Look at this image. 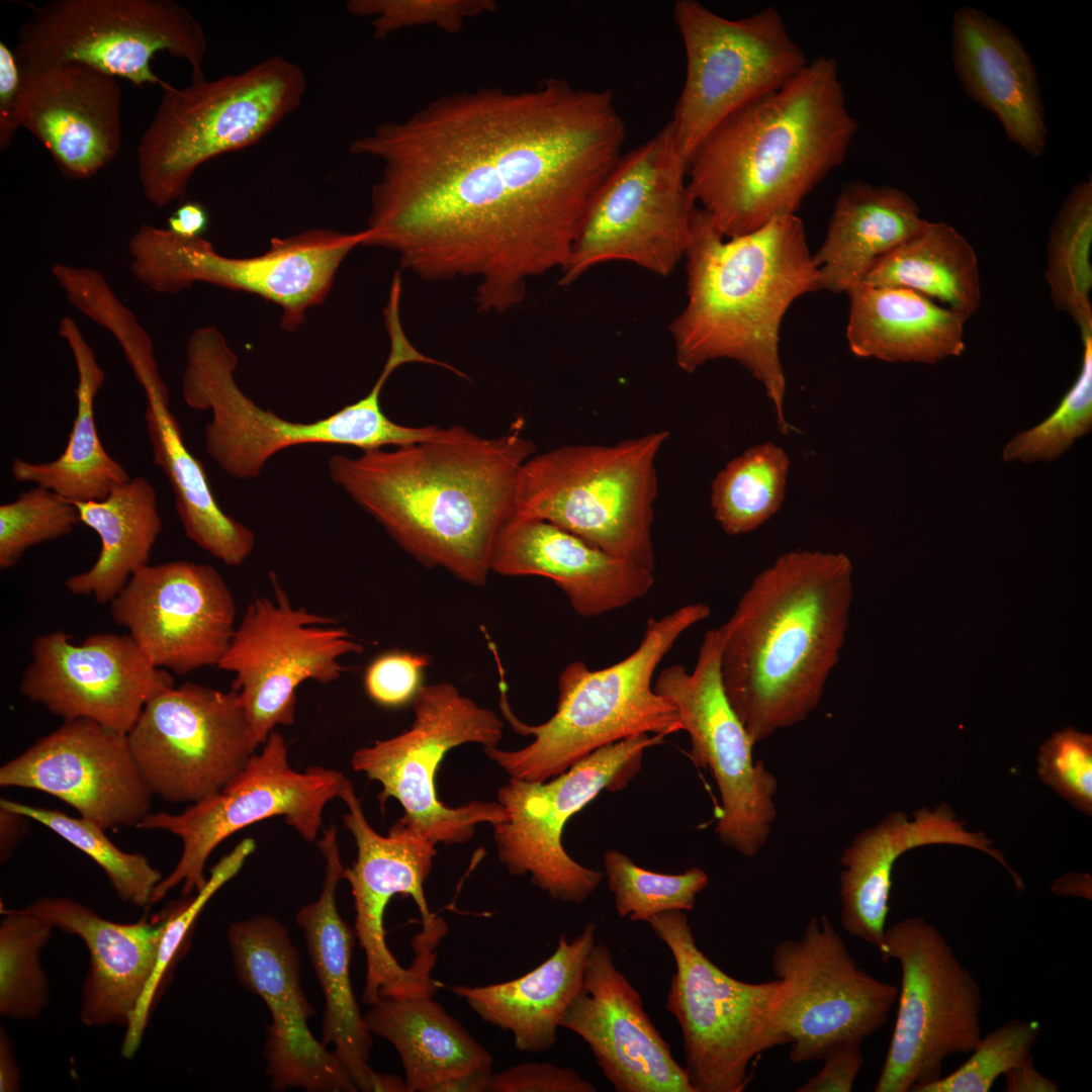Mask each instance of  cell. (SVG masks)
<instances>
[{
    "instance_id": "obj_1",
    "label": "cell",
    "mask_w": 1092,
    "mask_h": 1092,
    "mask_svg": "<svg viewBox=\"0 0 1092 1092\" xmlns=\"http://www.w3.org/2000/svg\"><path fill=\"white\" fill-rule=\"evenodd\" d=\"M625 136L610 91L563 79L442 95L351 143L382 164L364 246L424 280H475L478 310L507 311L566 266Z\"/></svg>"
},
{
    "instance_id": "obj_2",
    "label": "cell",
    "mask_w": 1092,
    "mask_h": 1092,
    "mask_svg": "<svg viewBox=\"0 0 1092 1092\" xmlns=\"http://www.w3.org/2000/svg\"><path fill=\"white\" fill-rule=\"evenodd\" d=\"M535 450L517 424L495 438L453 426L391 450L334 455L329 471L416 559L480 586L494 540L515 514L521 467Z\"/></svg>"
},
{
    "instance_id": "obj_3",
    "label": "cell",
    "mask_w": 1092,
    "mask_h": 1092,
    "mask_svg": "<svg viewBox=\"0 0 1092 1092\" xmlns=\"http://www.w3.org/2000/svg\"><path fill=\"white\" fill-rule=\"evenodd\" d=\"M852 564L841 552L794 550L759 572L723 635L726 697L754 743L804 721L845 641Z\"/></svg>"
},
{
    "instance_id": "obj_4",
    "label": "cell",
    "mask_w": 1092,
    "mask_h": 1092,
    "mask_svg": "<svg viewBox=\"0 0 1092 1092\" xmlns=\"http://www.w3.org/2000/svg\"><path fill=\"white\" fill-rule=\"evenodd\" d=\"M858 124L835 59L819 56L721 122L688 163L694 200L730 239L796 214L844 161Z\"/></svg>"
},
{
    "instance_id": "obj_5",
    "label": "cell",
    "mask_w": 1092,
    "mask_h": 1092,
    "mask_svg": "<svg viewBox=\"0 0 1092 1092\" xmlns=\"http://www.w3.org/2000/svg\"><path fill=\"white\" fill-rule=\"evenodd\" d=\"M684 259L687 300L669 326L677 366L692 373L717 359L739 363L762 384L779 430L789 434L781 325L797 298L820 290L803 221L785 215L725 239L698 207Z\"/></svg>"
},
{
    "instance_id": "obj_6",
    "label": "cell",
    "mask_w": 1092,
    "mask_h": 1092,
    "mask_svg": "<svg viewBox=\"0 0 1092 1092\" xmlns=\"http://www.w3.org/2000/svg\"><path fill=\"white\" fill-rule=\"evenodd\" d=\"M703 603L680 607L647 621L642 640L627 657L602 669L583 661L566 665L558 677L554 714L539 725L512 712L500 681V708L515 731L533 741L517 750L485 747L484 753L510 778L546 782L595 750L641 734L681 731L676 710L652 687L656 667L688 629L710 616Z\"/></svg>"
},
{
    "instance_id": "obj_7",
    "label": "cell",
    "mask_w": 1092,
    "mask_h": 1092,
    "mask_svg": "<svg viewBox=\"0 0 1092 1092\" xmlns=\"http://www.w3.org/2000/svg\"><path fill=\"white\" fill-rule=\"evenodd\" d=\"M238 357L213 326L195 330L186 345L182 395L194 410H210L205 448L213 461L238 479L257 477L283 449L308 444L356 447L364 451L403 446L430 439V426L407 427L390 420L381 407V391L392 371L382 368L370 391L333 415L313 422L285 420L260 407L235 379Z\"/></svg>"
},
{
    "instance_id": "obj_8",
    "label": "cell",
    "mask_w": 1092,
    "mask_h": 1092,
    "mask_svg": "<svg viewBox=\"0 0 1092 1092\" xmlns=\"http://www.w3.org/2000/svg\"><path fill=\"white\" fill-rule=\"evenodd\" d=\"M306 88L303 70L278 55L182 89L169 84L136 150L146 198L163 207L184 196L200 166L257 144L297 110Z\"/></svg>"
},
{
    "instance_id": "obj_9",
    "label": "cell",
    "mask_w": 1092,
    "mask_h": 1092,
    "mask_svg": "<svg viewBox=\"0 0 1092 1092\" xmlns=\"http://www.w3.org/2000/svg\"><path fill=\"white\" fill-rule=\"evenodd\" d=\"M658 431L615 445H567L521 467L515 514L549 521L619 558L654 571Z\"/></svg>"
},
{
    "instance_id": "obj_10",
    "label": "cell",
    "mask_w": 1092,
    "mask_h": 1092,
    "mask_svg": "<svg viewBox=\"0 0 1092 1092\" xmlns=\"http://www.w3.org/2000/svg\"><path fill=\"white\" fill-rule=\"evenodd\" d=\"M647 923L675 964L665 1008L680 1027L694 1092L743 1091L752 1061L788 1044L783 982L748 983L723 972L698 947L682 911Z\"/></svg>"
},
{
    "instance_id": "obj_11",
    "label": "cell",
    "mask_w": 1092,
    "mask_h": 1092,
    "mask_svg": "<svg viewBox=\"0 0 1092 1092\" xmlns=\"http://www.w3.org/2000/svg\"><path fill=\"white\" fill-rule=\"evenodd\" d=\"M367 237L366 230L314 229L274 238L264 254L230 257L202 238L143 223L129 240L128 253L134 278L156 293H178L198 282L248 292L279 306L281 327L291 332L309 308L324 302L341 263Z\"/></svg>"
},
{
    "instance_id": "obj_12",
    "label": "cell",
    "mask_w": 1092,
    "mask_h": 1092,
    "mask_svg": "<svg viewBox=\"0 0 1092 1092\" xmlns=\"http://www.w3.org/2000/svg\"><path fill=\"white\" fill-rule=\"evenodd\" d=\"M697 208L688 162L669 121L622 155L602 184L560 272V285L610 262L670 275L685 258Z\"/></svg>"
},
{
    "instance_id": "obj_13",
    "label": "cell",
    "mask_w": 1092,
    "mask_h": 1092,
    "mask_svg": "<svg viewBox=\"0 0 1092 1092\" xmlns=\"http://www.w3.org/2000/svg\"><path fill=\"white\" fill-rule=\"evenodd\" d=\"M672 12L686 78L670 123L689 163L721 122L783 87L809 61L774 6L728 19L696 0H679Z\"/></svg>"
},
{
    "instance_id": "obj_14",
    "label": "cell",
    "mask_w": 1092,
    "mask_h": 1092,
    "mask_svg": "<svg viewBox=\"0 0 1092 1092\" xmlns=\"http://www.w3.org/2000/svg\"><path fill=\"white\" fill-rule=\"evenodd\" d=\"M882 959L898 961V1010L876 1092H915L942 1076L944 1061L982 1037V993L944 936L922 917L886 928Z\"/></svg>"
},
{
    "instance_id": "obj_15",
    "label": "cell",
    "mask_w": 1092,
    "mask_h": 1092,
    "mask_svg": "<svg viewBox=\"0 0 1092 1092\" xmlns=\"http://www.w3.org/2000/svg\"><path fill=\"white\" fill-rule=\"evenodd\" d=\"M206 52L202 25L173 0H54L34 8L14 49L23 68L81 63L162 89L169 83L152 70L156 54L186 61L197 82L205 79Z\"/></svg>"
},
{
    "instance_id": "obj_16",
    "label": "cell",
    "mask_w": 1092,
    "mask_h": 1092,
    "mask_svg": "<svg viewBox=\"0 0 1092 1092\" xmlns=\"http://www.w3.org/2000/svg\"><path fill=\"white\" fill-rule=\"evenodd\" d=\"M413 706L415 720L407 730L356 750L351 765L381 785L380 803L388 798L400 803L404 812L395 824L435 845L465 843L477 824L499 823L506 811L498 802L446 806L438 799L436 775L446 753L457 746H497L504 723L448 682L422 686Z\"/></svg>"
},
{
    "instance_id": "obj_17",
    "label": "cell",
    "mask_w": 1092,
    "mask_h": 1092,
    "mask_svg": "<svg viewBox=\"0 0 1092 1092\" xmlns=\"http://www.w3.org/2000/svg\"><path fill=\"white\" fill-rule=\"evenodd\" d=\"M663 738L641 734L605 745L543 783L511 778L497 793L506 818L492 825L496 853L508 872L529 876L555 900L583 903L604 873L568 855L561 841L563 829L602 791L625 788L639 771L644 751Z\"/></svg>"
},
{
    "instance_id": "obj_18",
    "label": "cell",
    "mask_w": 1092,
    "mask_h": 1092,
    "mask_svg": "<svg viewBox=\"0 0 1092 1092\" xmlns=\"http://www.w3.org/2000/svg\"><path fill=\"white\" fill-rule=\"evenodd\" d=\"M346 778L339 771L312 766L304 771L291 767L283 736L273 731L260 752L221 791L190 804L181 813H150L139 825L164 830L182 842L179 860L157 885L151 904L181 886L184 898L200 891L207 879L205 863L228 837L256 822L282 816L307 842L323 827V812L340 798Z\"/></svg>"
},
{
    "instance_id": "obj_19",
    "label": "cell",
    "mask_w": 1092,
    "mask_h": 1092,
    "mask_svg": "<svg viewBox=\"0 0 1092 1092\" xmlns=\"http://www.w3.org/2000/svg\"><path fill=\"white\" fill-rule=\"evenodd\" d=\"M720 626L706 632L692 671L672 664L661 670L654 691L676 710L691 739L690 756L716 781L721 811L716 832L723 844L752 857L765 844L777 817L778 781L732 709L722 682Z\"/></svg>"
},
{
    "instance_id": "obj_20",
    "label": "cell",
    "mask_w": 1092,
    "mask_h": 1092,
    "mask_svg": "<svg viewBox=\"0 0 1092 1092\" xmlns=\"http://www.w3.org/2000/svg\"><path fill=\"white\" fill-rule=\"evenodd\" d=\"M272 577L274 599L259 597L247 606L217 665L235 674L232 689L259 745L277 726L294 722L302 682L337 680L345 670L341 659L363 650L332 618L294 608Z\"/></svg>"
},
{
    "instance_id": "obj_21",
    "label": "cell",
    "mask_w": 1092,
    "mask_h": 1092,
    "mask_svg": "<svg viewBox=\"0 0 1092 1092\" xmlns=\"http://www.w3.org/2000/svg\"><path fill=\"white\" fill-rule=\"evenodd\" d=\"M126 735L150 791L171 803L218 793L260 746L236 690L193 682L152 698Z\"/></svg>"
},
{
    "instance_id": "obj_22",
    "label": "cell",
    "mask_w": 1092,
    "mask_h": 1092,
    "mask_svg": "<svg viewBox=\"0 0 1092 1092\" xmlns=\"http://www.w3.org/2000/svg\"><path fill=\"white\" fill-rule=\"evenodd\" d=\"M770 964L787 993L794 1064L822 1060L838 1043H861L886 1023L898 997V987L857 966L824 914L812 917L799 938L779 942Z\"/></svg>"
},
{
    "instance_id": "obj_23",
    "label": "cell",
    "mask_w": 1092,
    "mask_h": 1092,
    "mask_svg": "<svg viewBox=\"0 0 1092 1092\" xmlns=\"http://www.w3.org/2000/svg\"><path fill=\"white\" fill-rule=\"evenodd\" d=\"M340 799L348 808L343 822L357 845V857L345 869L355 906V932L366 956L363 1001L369 1005L380 997L434 995L437 983L431 978L434 946L416 945L412 967H401L387 946L384 911L395 895L413 898L423 923L435 915L429 910L424 883L428 879L435 844L418 833L393 824L387 835L377 833L368 823L354 788L346 779Z\"/></svg>"
},
{
    "instance_id": "obj_24",
    "label": "cell",
    "mask_w": 1092,
    "mask_h": 1092,
    "mask_svg": "<svg viewBox=\"0 0 1092 1092\" xmlns=\"http://www.w3.org/2000/svg\"><path fill=\"white\" fill-rule=\"evenodd\" d=\"M115 624L153 665L179 675L217 666L236 631V603L208 564H148L109 603Z\"/></svg>"
},
{
    "instance_id": "obj_25",
    "label": "cell",
    "mask_w": 1092,
    "mask_h": 1092,
    "mask_svg": "<svg viewBox=\"0 0 1092 1092\" xmlns=\"http://www.w3.org/2000/svg\"><path fill=\"white\" fill-rule=\"evenodd\" d=\"M128 634L96 633L75 643L62 630L35 638L19 692L63 721L93 720L127 734L146 704L173 687Z\"/></svg>"
},
{
    "instance_id": "obj_26",
    "label": "cell",
    "mask_w": 1092,
    "mask_h": 1092,
    "mask_svg": "<svg viewBox=\"0 0 1092 1092\" xmlns=\"http://www.w3.org/2000/svg\"><path fill=\"white\" fill-rule=\"evenodd\" d=\"M0 786L51 795L104 830L139 827L151 813L153 794L127 735L89 719L63 721L8 760Z\"/></svg>"
},
{
    "instance_id": "obj_27",
    "label": "cell",
    "mask_w": 1092,
    "mask_h": 1092,
    "mask_svg": "<svg viewBox=\"0 0 1092 1092\" xmlns=\"http://www.w3.org/2000/svg\"><path fill=\"white\" fill-rule=\"evenodd\" d=\"M228 939L240 984L271 1015L265 1051L272 1089L358 1091L335 1053L307 1026L314 1010L301 989L299 958L287 929L272 917L257 916L231 924Z\"/></svg>"
},
{
    "instance_id": "obj_28",
    "label": "cell",
    "mask_w": 1092,
    "mask_h": 1092,
    "mask_svg": "<svg viewBox=\"0 0 1092 1092\" xmlns=\"http://www.w3.org/2000/svg\"><path fill=\"white\" fill-rule=\"evenodd\" d=\"M560 1026L586 1042L617 1092H694L685 1067L645 1012L640 993L603 943H595L582 987Z\"/></svg>"
},
{
    "instance_id": "obj_29",
    "label": "cell",
    "mask_w": 1092,
    "mask_h": 1092,
    "mask_svg": "<svg viewBox=\"0 0 1092 1092\" xmlns=\"http://www.w3.org/2000/svg\"><path fill=\"white\" fill-rule=\"evenodd\" d=\"M21 70L19 126L43 145L64 176L90 178L117 156V78L81 63Z\"/></svg>"
},
{
    "instance_id": "obj_30",
    "label": "cell",
    "mask_w": 1092,
    "mask_h": 1092,
    "mask_svg": "<svg viewBox=\"0 0 1092 1092\" xmlns=\"http://www.w3.org/2000/svg\"><path fill=\"white\" fill-rule=\"evenodd\" d=\"M551 579L582 617L624 608L654 584L653 572L537 518L513 515L499 530L490 572Z\"/></svg>"
},
{
    "instance_id": "obj_31",
    "label": "cell",
    "mask_w": 1092,
    "mask_h": 1092,
    "mask_svg": "<svg viewBox=\"0 0 1092 1092\" xmlns=\"http://www.w3.org/2000/svg\"><path fill=\"white\" fill-rule=\"evenodd\" d=\"M928 844L976 848L1001 863L1016 886L1022 883L1003 854L992 847V840L984 832L967 831L947 804L919 809L912 820L895 811L859 833L840 857V923L849 935L881 949L894 866L908 850Z\"/></svg>"
},
{
    "instance_id": "obj_32",
    "label": "cell",
    "mask_w": 1092,
    "mask_h": 1092,
    "mask_svg": "<svg viewBox=\"0 0 1092 1092\" xmlns=\"http://www.w3.org/2000/svg\"><path fill=\"white\" fill-rule=\"evenodd\" d=\"M317 846L326 860L323 889L314 902L298 911L296 922L303 931L325 995L323 1042L334 1045L333 1052L358 1090L405 1092L404 1080L379 1074L368 1065L372 1033L359 1011L350 980L354 939L336 900L346 868L341 861L335 826L324 830Z\"/></svg>"
},
{
    "instance_id": "obj_33",
    "label": "cell",
    "mask_w": 1092,
    "mask_h": 1092,
    "mask_svg": "<svg viewBox=\"0 0 1092 1092\" xmlns=\"http://www.w3.org/2000/svg\"><path fill=\"white\" fill-rule=\"evenodd\" d=\"M80 937L90 964L83 983L81 1021L126 1027L153 976L164 916L119 923L65 897H41L20 909Z\"/></svg>"
},
{
    "instance_id": "obj_34",
    "label": "cell",
    "mask_w": 1092,
    "mask_h": 1092,
    "mask_svg": "<svg viewBox=\"0 0 1092 1092\" xmlns=\"http://www.w3.org/2000/svg\"><path fill=\"white\" fill-rule=\"evenodd\" d=\"M951 59L966 93L999 121L1007 138L1040 157L1048 128L1034 64L1020 39L976 8L952 17Z\"/></svg>"
},
{
    "instance_id": "obj_35",
    "label": "cell",
    "mask_w": 1092,
    "mask_h": 1092,
    "mask_svg": "<svg viewBox=\"0 0 1092 1092\" xmlns=\"http://www.w3.org/2000/svg\"><path fill=\"white\" fill-rule=\"evenodd\" d=\"M364 1020L396 1050L406 1092H486L492 1056L432 995L380 997Z\"/></svg>"
},
{
    "instance_id": "obj_36",
    "label": "cell",
    "mask_w": 1092,
    "mask_h": 1092,
    "mask_svg": "<svg viewBox=\"0 0 1092 1092\" xmlns=\"http://www.w3.org/2000/svg\"><path fill=\"white\" fill-rule=\"evenodd\" d=\"M595 943L590 922L572 940L561 935L554 952L520 978L451 990L482 1020L510 1031L518 1050L544 1052L555 1044L562 1017L582 987Z\"/></svg>"
},
{
    "instance_id": "obj_37",
    "label": "cell",
    "mask_w": 1092,
    "mask_h": 1092,
    "mask_svg": "<svg viewBox=\"0 0 1092 1092\" xmlns=\"http://www.w3.org/2000/svg\"><path fill=\"white\" fill-rule=\"evenodd\" d=\"M846 294V339L857 357L936 364L966 348L967 321L916 291L860 284Z\"/></svg>"
},
{
    "instance_id": "obj_38",
    "label": "cell",
    "mask_w": 1092,
    "mask_h": 1092,
    "mask_svg": "<svg viewBox=\"0 0 1092 1092\" xmlns=\"http://www.w3.org/2000/svg\"><path fill=\"white\" fill-rule=\"evenodd\" d=\"M926 222L904 191L853 181L840 191L826 236L813 254L819 289L845 292L863 283L873 265Z\"/></svg>"
},
{
    "instance_id": "obj_39",
    "label": "cell",
    "mask_w": 1092,
    "mask_h": 1092,
    "mask_svg": "<svg viewBox=\"0 0 1092 1092\" xmlns=\"http://www.w3.org/2000/svg\"><path fill=\"white\" fill-rule=\"evenodd\" d=\"M142 388L147 399L145 419L154 462L165 473L186 536L228 566L243 564L255 547V534L225 514L211 490L202 463L184 443L180 426L169 407V390L162 377Z\"/></svg>"
},
{
    "instance_id": "obj_40",
    "label": "cell",
    "mask_w": 1092,
    "mask_h": 1092,
    "mask_svg": "<svg viewBox=\"0 0 1092 1092\" xmlns=\"http://www.w3.org/2000/svg\"><path fill=\"white\" fill-rule=\"evenodd\" d=\"M59 335L75 360L77 413L64 451L50 462L14 459L13 478L49 488L72 503L102 499L129 479L126 469L105 450L96 429L94 400L105 381L93 348L75 320L63 316Z\"/></svg>"
},
{
    "instance_id": "obj_41",
    "label": "cell",
    "mask_w": 1092,
    "mask_h": 1092,
    "mask_svg": "<svg viewBox=\"0 0 1092 1092\" xmlns=\"http://www.w3.org/2000/svg\"><path fill=\"white\" fill-rule=\"evenodd\" d=\"M80 523L96 532L101 548L86 571L66 580L68 590L110 603L148 565L162 530L154 486L143 476L115 486L106 497L74 503Z\"/></svg>"
},
{
    "instance_id": "obj_42",
    "label": "cell",
    "mask_w": 1092,
    "mask_h": 1092,
    "mask_svg": "<svg viewBox=\"0 0 1092 1092\" xmlns=\"http://www.w3.org/2000/svg\"><path fill=\"white\" fill-rule=\"evenodd\" d=\"M862 284L916 291L968 321L982 299L978 258L952 225L928 221L880 258Z\"/></svg>"
},
{
    "instance_id": "obj_43",
    "label": "cell",
    "mask_w": 1092,
    "mask_h": 1092,
    "mask_svg": "<svg viewBox=\"0 0 1092 1092\" xmlns=\"http://www.w3.org/2000/svg\"><path fill=\"white\" fill-rule=\"evenodd\" d=\"M789 468L786 451L770 442L747 449L725 465L712 482L711 506L726 534L750 533L780 511Z\"/></svg>"
},
{
    "instance_id": "obj_44",
    "label": "cell",
    "mask_w": 1092,
    "mask_h": 1092,
    "mask_svg": "<svg viewBox=\"0 0 1092 1092\" xmlns=\"http://www.w3.org/2000/svg\"><path fill=\"white\" fill-rule=\"evenodd\" d=\"M1092 181L1074 185L1051 226L1045 279L1054 305L1092 332Z\"/></svg>"
},
{
    "instance_id": "obj_45",
    "label": "cell",
    "mask_w": 1092,
    "mask_h": 1092,
    "mask_svg": "<svg viewBox=\"0 0 1092 1092\" xmlns=\"http://www.w3.org/2000/svg\"><path fill=\"white\" fill-rule=\"evenodd\" d=\"M0 807L17 812L48 827L87 854L106 875L117 896L136 907L151 905L157 885L163 879L141 853L118 848L96 823L72 817L57 809L40 808L1 799Z\"/></svg>"
},
{
    "instance_id": "obj_46",
    "label": "cell",
    "mask_w": 1092,
    "mask_h": 1092,
    "mask_svg": "<svg viewBox=\"0 0 1092 1092\" xmlns=\"http://www.w3.org/2000/svg\"><path fill=\"white\" fill-rule=\"evenodd\" d=\"M0 1013L10 1019H32L49 1001V982L40 953L53 929L46 920L20 909L1 908Z\"/></svg>"
},
{
    "instance_id": "obj_47",
    "label": "cell",
    "mask_w": 1092,
    "mask_h": 1092,
    "mask_svg": "<svg viewBox=\"0 0 1092 1092\" xmlns=\"http://www.w3.org/2000/svg\"><path fill=\"white\" fill-rule=\"evenodd\" d=\"M256 844L253 839H243L211 869L210 876L200 891L191 897L189 896L186 900L174 903L163 912L164 929L160 940L156 967L141 1002L125 1027V1035L121 1045V1055L124 1058H132L139 1050L151 1009L161 985L165 983L166 976L173 967L175 958L182 951L197 916L209 899L239 873L245 860L254 852Z\"/></svg>"
},
{
    "instance_id": "obj_48",
    "label": "cell",
    "mask_w": 1092,
    "mask_h": 1092,
    "mask_svg": "<svg viewBox=\"0 0 1092 1092\" xmlns=\"http://www.w3.org/2000/svg\"><path fill=\"white\" fill-rule=\"evenodd\" d=\"M604 868L618 915L632 921L648 922L668 911H691L709 883L700 868L674 875L655 873L616 849L605 851Z\"/></svg>"
},
{
    "instance_id": "obj_49",
    "label": "cell",
    "mask_w": 1092,
    "mask_h": 1092,
    "mask_svg": "<svg viewBox=\"0 0 1092 1092\" xmlns=\"http://www.w3.org/2000/svg\"><path fill=\"white\" fill-rule=\"evenodd\" d=\"M1079 374L1054 413L1039 425L1014 436L1004 447L1006 462L1026 463L1059 458L1092 429V332L1081 336Z\"/></svg>"
},
{
    "instance_id": "obj_50",
    "label": "cell",
    "mask_w": 1092,
    "mask_h": 1092,
    "mask_svg": "<svg viewBox=\"0 0 1092 1092\" xmlns=\"http://www.w3.org/2000/svg\"><path fill=\"white\" fill-rule=\"evenodd\" d=\"M80 523L76 506L36 485L0 506V568L16 565L32 546L69 535Z\"/></svg>"
},
{
    "instance_id": "obj_51",
    "label": "cell",
    "mask_w": 1092,
    "mask_h": 1092,
    "mask_svg": "<svg viewBox=\"0 0 1092 1092\" xmlns=\"http://www.w3.org/2000/svg\"><path fill=\"white\" fill-rule=\"evenodd\" d=\"M1039 1034L1038 1021L1011 1019L982 1036L960 1068L915 1092H988L1000 1076L1030 1054Z\"/></svg>"
},
{
    "instance_id": "obj_52",
    "label": "cell",
    "mask_w": 1092,
    "mask_h": 1092,
    "mask_svg": "<svg viewBox=\"0 0 1092 1092\" xmlns=\"http://www.w3.org/2000/svg\"><path fill=\"white\" fill-rule=\"evenodd\" d=\"M493 0H350L346 10L353 16L371 18L373 36L383 39L400 29L436 26L458 33L466 20L493 12Z\"/></svg>"
},
{
    "instance_id": "obj_53",
    "label": "cell",
    "mask_w": 1092,
    "mask_h": 1092,
    "mask_svg": "<svg viewBox=\"0 0 1092 1092\" xmlns=\"http://www.w3.org/2000/svg\"><path fill=\"white\" fill-rule=\"evenodd\" d=\"M1037 775L1074 808L1091 816V734L1072 727L1055 732L1039 746Z\"/></svg>"
},
{
    "instance_id": "obj_54",
    "label": "cell",
    "mask_w": 1092,
    "mask_h": 1092,
    "mask_svg": "<svg viewBox=\"0 0 1092 1092\" xmlns=\"http://www.w3.org/2000/svg\"><path fill=\"white\" fill-rule=\"evenodd\" d=\"M429 656L410 652H389L368 666L364 684L369 697L385 707H399L413 701L422 687Z\"/></svg>"
},
{
    "instance_id": "obj_55",
    "label": "cell",
    "mask_w": 1092,
    "mask_h": 1092,
    "mask_svg": "<svg viewBox=\"0 0 1092 1092\" xmlns=\"http://www.w3.org/2000/svg\"><path fill=\"white\" fill-rule=\"evenodd\" d=\"M574 1070L550 1063H522L493 1073L490 1092H596Z\"/></svg>"
},
{
    "instance_id": "obj_56",
    "label": "cell",
    "mask_w": 1092,
    "mask_h": 1092,
    "mask_svg": "<svg viewBox=\"0 0 1092 1092\" xmlns=\"http://www.w3.org/2000/svg\"><path fill=\"white\" fill-rule=\"evenodd\" d=\"M861 1043L842 1042L832 1046L822 1059L821 1070L809 1078L798 1092H850L863 1066Z\"/></svg>"
},
{
    "instance_id": "obj_57",
    "label": "cell",
    "mask_w": 1092,
    "mask_h": 1092,
    "mask_svg": "<svg viewBox=\"0 0 1092 1092\" xmlns=\"http://www.w3.org/2000/svg\"><path fill=\"white\" fill-rule=\"evenodd\" d=\"M22 92V70L12 51L0 41V150L11 144L17 129Z\"/></svg>"
},
{
    "instance_id": "obj_58",
    "label": "cell",
    "mask_w": 1092,
    "mask_h": 1092,
    "mask_svg": "<svg viewBox=\"0 0 1092 1092\" xmlns=\"http://www.w3.org/2000/svg\"><path fill=\"white\" fill-rule=\"evenodd\" d=\"M1007 1092H1058L1055 1081L1041 1075L1034 1067L1031 1054L1025 1056L1004 1075Z\"/></svg>"
},
{
    "instance_id": "obj_59",
    "label": "cell",
    "mask_w": 1092,
    "mask_h": 1092,
    "mask_svg": "<svg viewBox=\"0 0 1092 1092\" xmlns=\"http://www.w3.org/2000/svg\"><path fill=\"white\" fill-rule=\"evenodd\" d=\"M208 223L209 215L206 208L199 202L186 201L167 218L166 229L181 237L201 238Z\"/></svg>"
},
{
    "instance_id": "obj_60",
    "label": "cell",
    "mask_w": 1092,
    "mask_h": 1092,
    "mask_svg": "<svg viewBox=\"0 0 1092 1092\" xmlns=\"http://www.w3.org/2000/svg\"><path fill=\"white\" fill-rule=\"evenodd\" d=\"M28 817L0 807V859L7 861L28 831Z\"/></svg>"
},
{
    "instance_id": "obj_61",
    "label": "cell",
    "mask_w": 1092,
    "mask_h": 1092,
    "mask_svg": "<svg viewBox=\"0 0 1092 1092\" xmlns=\"http://www.w3.org/2000/svg\"><path fill=\"white\" fill-rule=\"evenodd\" d=\"M19 1079L20 1073L11 1041L2 1029L0 1033V1091H18Z\"/></svg>"
},
{
    "instance_id": "obj_62",
    "label": "cell",
    "mask_w": 1092,
    "mask_h": 1092,
    "mask_svg": "<svg viewBox=\"0 0 1092 1092\" xmlns=\"http://www.w3.org/2000/svg\"><path fill=\"white\" fill-rule=\"evenodd\" d=\"M1090 877L1087 875H1073L1058 880L1053 889L1056 894L1062 895H1076L1085 898H1091V884Z\"/></svg>"
}]
</instances>
